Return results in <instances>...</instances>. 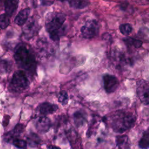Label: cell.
I'll use <instances>...</instances> for the list:
<instances>
[{"label":"cell","instance_id":"1","mask_svg":"<svg viewBox=\"0 0 149 149\" xmlns=\"http://www.w3.org/2000/svg\"><path fill=\"white\" fill-rule=\"evenodd\" d=\"M65 20L66 15L62 12H50L46 16L45 29L52 40H59L63 34V26Z\"/></svg>","mask_w":149,"mask_h":149},{"label":"cell","instance_id":"2","mask_svg":"<svg viewBox=\"0 0 149 149\" xmlns=\"http://www.w3.org/2000/svg\"><path fill=\"white\" fill-rule=\"evenodd\" d=\"M136 122L135 115L130 112L116 111L109 116V125L116 132H123L132 127Z\"/></svg>","mask_w":149,"mask_h":149},{"label":"cell","instance_id":"3","mask_svg":"<svg viewBox=\"0 0 149 149\" xmlns=\"http://www.w3.org/2000/svg\"><path fill=\"white\" fill-rule=\"evenodd\" d=\"M15 60L19 67L29 73L36 72V62L34 54L24 45H19L15 50Z\"/></svg>","mask_w":149,"mask_h":149},{"label":"cell","instance_id":"4","mask_svg":"<svg viewBox=\"0 0 149 149\" xmlns=\"http://www.w3.org/2000/svg\"><path fill=\"white\" fill-rule=\"evenodd\" d=\"M30 84V81L23 70L15 72L9 84V90L12 92L20 93L26 90Z\"/></svg>","mask_w":149,"mask_h":149},{"label":"cell","instance_id":"5","mask_svg":"<svg viewBox=\"0 0 149 149\" xmlns=\"http://www.w3.org/2000/svg\"><path fill=\"white\" fill-rule=\"evenodd\" d=\"M99 26L95 20H89L81 28V33L83 37L87 39H90L96 36L98 33Z\"/></svg>","mask_w":149,"mask_h":149},{"label":"cell","instance_id":"6","mask_svg":"<svg viewBox=\"0 0 149 149\" xmlns=\"http://www.w3.org/2000/svg\"><path fill=\"white\" fill-rule=\"evenodd\" d=\"M104 87L107 93H111L114 92L119 86L118 79L111 74H105L103 76Z\"/></svg>","mask_w":149,"mask_h":149},{"label":"cell","instance_id":"7","mask_svg":"<svg viewBox=\"0 0 149 149\" xmlns=\"http://www.w3.org/2000/svg\"><path fill=\"white\" fill-rule=\"evenodd\" d=\"M137 94L140 100L145 104H149V83L146 81L139 82L137 87Z\"/></svg>","mask_w":149,"mask_h":149},{"label":"cell","instance_id":"8","mask_svg":"<svg viewBox=\"0 0 149 149\" xmlns=\"http://www.w3.org/2000/svg\"><path fill=\"white\" fill-rule=\"evenodd\" d=\"M51 123L50 120L46 116H40L34 120V126L36 130L41 133H44L48 131Z\"/></svg>","mask_w":149,"mask_h":149},{"label":"cell","instance_id":"9","mask_svg":"<svg viewBox=\"0 0 149 149\" xmlns=\"http://www.w3.org/2000/svg\"><path fill=\"white\" fill-rule=\"evenodd\" d=\"M58 109V107L56 105L52 104L47 102L40 104L37 107L38 112L43 115L52 113L55 112Z\"/></svg>","mask_w":149,"mask_h":149},{"label":"cell","instance_id":"10","mask_svg":"<svg viewBox=\"0 0 149 149\" xmlns=\"http://www.w3.org/2000/svg\"><path fill=\"white\" fill-rule=\"evenodd\" d=\"M30 13V8H25L20 10L15 19V22L19 26H23L27 22Z\"/></svg>","mask_w":149,"mask_h":149},{"label":"cell","instance_id":"11","mask_svg":"<svg viewBox=\"0 0 149 149\" xmlns=\"http://www.w3.org/2000/svg\"><path fill=\"white\" fill-rule=\"evenodd\" d=\"M19 0H5L4 2L5 12L10 16L17 8Z\"/></svg>","mask_w":149,"mask_h":149},{"label":"cell","instance_id":"12","mask_svg":"<svg viewBox=\"0 0 149 149\" xmlns=\"http://www.w3.org/2000/svg\"><path fill=\"white\" fill-rule=\"evenodd\" d=\"M116 141L117 146L121 149H128L129 148V139L126 135L117 136Z\"/></svg>","mask_w":149,"mask_h":149},{"label":"cell","instance_id":"13","mask_svg":"<svg viewBox=\"0 0 149 149\" xmlns=\"http://www.w3.org/2000/svg\"><path fill=\"white\" fill-rule=\"evenodd\" d=\"M68 2L71 7L76 9H83L88 4L87 0H68Z\"/></svg>","mask_w":149,"mask_h":149},{"label":"cell","instance_id":"14","mask_svg":"<svg viewBox=\"0 0 149 149\" xmlns=\"http://www.w3.org/2000/svg\"><path fill=\"white\" fill-rule=\"evenodd\" d=\"M139 147L143 149L149 148V133H144L139 141Z\"/></svg>","mask_w":149,"mask_h":149},{"label":"cell","instance_id":"15","mask_svg":"<svg viewBox=\"0 0 149 149\" xmlns=\"http://www.w3.org/2000/svg\"><path fill=\"white\" fill-rule=\"evenodd\" d=\"M10 23V16L6 13H3L0 15V28L5 29L7 27Z\"/></svg>","mask_w":149,"mask_h":149},{"label":"cell","instance_id":"16","mask_svg":"<svg viewBox=\"0 0 149 149\" xmlns=\"http://www.w3.org/2000/svg\"><path fill=\"white\" fill-rule=\"evenodd\" d=\"M27 139L29 145L32 147L36 146L39 143L40 140L39 137L34 133L29 134V136H27Z\"/></svg>","mask_w":149,"mask_h":149},{"label":"cell","instance_id":"17","mask_svg":"<svg viewBox=\"0 0 149 149\" xmlns=\"http://www.w3.org/2000/svg\"><path fill=\"white\" fill-rule=\"evenodd\" d=\"M119 30L121 33L123 35H128L132 32V27L130 24L128 23L122 24L119 26Z\"/></svg>","mask_w":149,"mask_h":149},{"label":"cell","instance_id":"18","mask_svg":"<svg viewBox=\"0 0 149 149\" xmlns=\"http://www.w3.org/2000/svg\"><path fill=\"white\" fill-rule=\"evenodd\" d=\"M58 101L62 105H66L68 102V95L65 91H61L58 95Z\"/></svg>","mask_w":149,"mask_h":149},{"label":"cell","instance_id":"19","mask_svg":"<svg viewBox=\"0 0 149 149\" xmlns=\"http://www.w3.org/2000/svg\"><path fill=\"white\" fill-rule=\"evenodd\" d=\"M10 66L6 61L0 60V72H8L10 71Z\"/></svg>","mask_w":149,"mask_h":149},{"label":"cell","instance_id":"20","mask_svg":"<svg viewBox=\"0 0 149 149\" xmlns=\"http://www.w3.org/2000/svg\"><path fill=\"white\" fill-rule=\"evenodd\" d=\"M125 42H126L128 44H131L133 45L135 48H140L142 45V41L133 38H127L125 39Z\"/></svg>","mask_w":149,"mask_h":149},{"label":"cell","instance_id":"21","mask_svg":"<svg viewBox=\"0 0 149 149\" xmlns=\"http://www.w3.org/2000/svg\"><path fill=\"white\" fill-rule=\"evenodd\" d=\"M12 143L15 146H16V147L19 148H25L26 146V144H27L26 141H24L23 140L18 139H16L15 140H13L12 141Z\"/></svg>","mask_w":149,"mask_h":149},{"label":"cell","instance_id":"22","mask_svg":"<svg viewBox=\"0 0 149 149\" xmlns=\"http://www.w3.org/2000/svg\"><path fill=\"white\" fill-rule=\"evenodd\" d=\"M74 120L76 125H81L83 123L84 118L81 113L77 112L74 115Z\"/></svg>","mask_w":149,"mask_h":149},{"label":"cell","instance_id":"23","mask_svg":"<svg viewBox=\"0 0 149 149\" xmlns=\"http://www.w3.org/2000/svg\"><path fill=\"white\" fill-rule=\"evenodd\" d=\"M54 1L55 0H40V2L43 5L48 6L54 3Z\"/></svg>","mask_w":149,"mask_h":149},{"label":"cell","instance_id":"24","mask_svg":"<svg viewBox=\"0 0 149 149\" xmlns=\"http://www.w3.org/2000/svg\"><path fill=\"white\" fill-rule=\"evenodd\" d=\"M48 149H61V148L56 146H50Z\"/></svg>","mask_w":149,"mask_h":149},{"label":"cell","instance_id":"25","mask_svg":"<svg viewBox=\"0 0 149 149\" xmlns=\"http://www.w3.org/2000/svg\"><path fill=\"white\" fill-rule=\"evenodd\" d=\"M59 1H68V0H59Z\"/></svg>","mask_w":149,"mask_h":149},{"label":"cell","instance_id":"26","mask_svg":"<svg viewBox=\"0 0 149 149\" xmlns=\"http://www.w3.org/2000/svg\"><path fill=\"white\" fill-rule=\"evenodd\" d=\"M1 1H2V0H0V3H1Z\"/></svg>","mask_w":149,"mask_h":149},{"label":"cell","instance_id":"27","mask_svg":"<svg viewBox=\"0 0 149 149\" xmlns=\"http://www.w3.org/2000/svg\"><path fill=\"white\" fill-rule=\"evenodd\" d=\"M147 1H149V0H147Z\"/></svg>","mask_w":149,"mask_h":149}]
</instances>
